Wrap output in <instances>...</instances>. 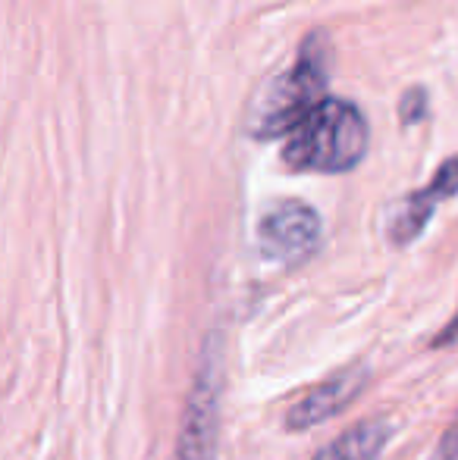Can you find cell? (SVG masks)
Segmentation results:
<instances>
[{"label":"cell","mask_w":458,"mask_h":460,"mask_svg":"<svg viewBox=\"0 0 458 460\" xmlns=\"http://www.w3.org/2000/svg\"><path fill=\"white\" fill-rule=\"evenodd\" d=\"M371 145L367 119L352 101L324 97L283 145V164L292 172H324L339 176L364 160Z\"/></svg>","instance_id":"obj_1"},{"label":"cell","mask_w":458,"mask_h":460,"mask_svg":"<svg viewBox=\"0 0 458 460\" xmlns=\"http://www.w3.org/2000/svg\"><path fill=\"white\" fill-rule=\"evenodd\" d=\"M327 85H330V35L311 31L301 41L295 63L283 75H276L257 103V116L251 122L255 135L257 138L289 135L324 101Z\"/></svg>","instance_id":"obj_2"},{"label":"cell","mask_w":458,"mask_h":460,"mask_svg":"<svg viewBox=\"0 0 458 460\" xmlns=\"http://www.w3.org/2000/svg\"><path fill=\"white\" fill-rule=\"evenodd\" d=\"M223 341L208 335L198 358L195 379L185 394L173 460H217L220 455V407H223Z\"/></svg>","instance_id":"obj_3"},{"label":"cell","mask_w":458,"mask_h":460,"mask_svg":"<svg viewBox=\"0 0 458 460\" xmlns=\"http://www.w3.org/2000/svg\"><path fill=\"white\" fill-rule=\"evenodd\" d=\"M324 242L320 213L305 200H280L257 223V248L267 261L283 267H301L318 254Z\"/></svg>","instance_id":"obj_4"},{"label":"cell","mask_w":458,"mask_h":460,"mask_svg":"<svg viewBox=\"0 0 458 460\" xmlns=\"http://www.w3.org/2000/svg\"><path fill=\"white\" fill-rule=\"evenodd\" d=\"M367 382H371V369L364 364H348L337 369L333 376H327L324 382L311 388L308 394H301L292 407L286 411V429L289 432H308L314 426L327 423V420L346 413L355 401L364 394Z\"/></svg>","instance_id":"obj_5"},{"label":"cell","mask_w":458,"mask_h":460,"mask_svg":"<svg viewBox=\"0 0 458 460\" xmlns=\"http://www.w3.org/2000/svg\"><path fill=\"white\" fill-rule=\"evenodd\" d=\"M455 194H458V157L446 160L427 185L411 191L409 198L392 210L390 223H386V235H390L392 248H409L411 242H418L421 232L427 229V223L434 219L436 207H440L443 200L455 198Z\"/></svg>","instance_id":"obj_6"},{"label":"cell","mask_w":458,"mask_h":460,"mask_svg":"<svg viewBox=\"0 0 458 460\" xmlns=\"http://www.w3.org/2000/svg\"><path fill=\"white\" fill-rule=\"evenodd\" d=\"M392 438V423L383 417H371L355 423L343 436L333 438L311 460H380Z\"/></svg>","instance_id":"obj_7"},{"label":"cell","mask_w":458,"mask_h":460,"mask_svg":"<svg viewBox=\"0 0 458 460\" xmlns=\"http://www.w3.org/2000/svg\"><path fill=\"white\" fill-rule=\"evenodd\" d=\"M427 116V92L424 88H409L399 101V119L402 126H418Z\"/></svg>","instance_id":"obj_8"},{"label":"cell","mask_w":458,"mask_h":460,"mask_svg":"<svg viewBox=\"0 0 458 460\" xmlns=\"http://www.w3.org/2000/svg\"><path fill=\"white\" fill-rule=\"evenodd\" d=\"M427 460H458V413H455L453 423H449V429L443 432V438L436 442L434 455Z\"/></svg>","instance_id":"obj_9"},{"label":"cell","mask_w":458,"mask_h":460,"mask_svg":"<svg viewBox=\"0 0 458 460\" xmlns=\"http://www.w3.org/2000/svg\"><path fill=\"white\" fill-rule=\"evenodd\" d=\"M453 345H458V307H455V314L449 316L446 326L430 339V348H436V351H440V348H453Z\"/></svg>","instance_id":"obj_10"}]
</instances>
